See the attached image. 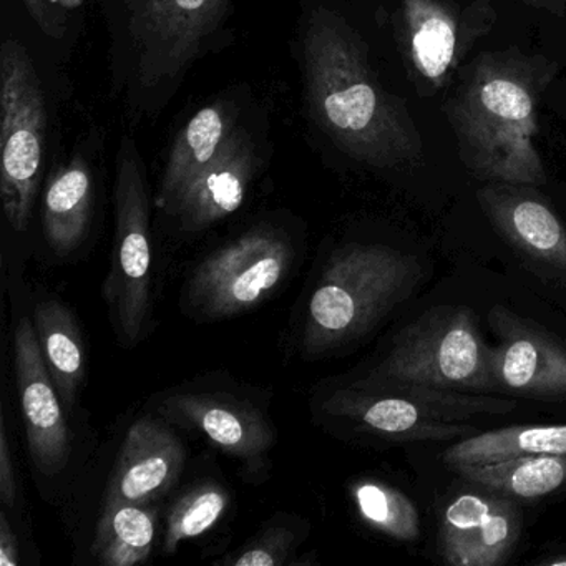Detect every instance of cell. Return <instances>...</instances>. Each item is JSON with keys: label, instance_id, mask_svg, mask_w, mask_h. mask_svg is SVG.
I'll list each match as a JSON object with an SVG mask.
<instances>
[{"label": "cell", "instance_id": "obj_1", "mask_svg": "<svg viewBox=\"0 0 566 566\" xmlns=\"http://www.w3.org/2000/svg\"><path fill=\"white\" fill-rule=\"evenodd\" d=\"M300 38L304 98L319 130L374 170L422 161L419 128L406 105L380 84L356 29L319 6L303 15Z\"/></svg>", "mask_w": 566, "mask_h": 566}, {"label": "cell", "instance_id": "obj_2", "mask_svg": "<svg viewBox=\"0 0 566 566\" xmlns=\"http://www.w3.org/2000/svg\"><path fill=\"white\" fill-rule=\"evenodd\" d=\"M556 65L518 51L485 52L463 71L446 115L463 167L486 184H546L538 105Z\"/></svg>", "mask_w": 566, "mask_h": 566}, {"label": "cell", "instance_id": "obj_3", "mask_svg": "<svg viewBox=\"0 0 566 566\" xmlns=\"http://www.w3.org/2000/svg\"><path fill=\"white\" fill-rule=\"evenodd\" d=\"M233 0H112V94L132 122L160 114L213 51Z\"/></svg>", "mask_w": 566, "mask_h": 566}, {"label": "cell", "instance_id": "obj_4", "mask_svg": "<svg viewBox=\"0 0 566 566\" xmlns=\"http://www.w3.org/2000/svg\"><path fill=\"white\" fill-rule=\"evenodd\" d=\"M422 277L412 254L386 244H349L333 254L307 304L303 344L326 353L369 333Z\"/></svg>", "mask_w": 566, "mask_h": 566}, {"label": "cell", "instance_id": "obj_5", "mask_svg": "<svg viewBox=\"0 0 566 566\" xmlns=\"http://www.w3.org/2000/svg\"><path fill=\"white\" fill-rule=\"evenodd\" d=\"M417 384L469 394H499L492 347L465 306H440L417 317L394 340L386 359L354 387Z\"/></svg>", "mask_w": 566, "mask_h": 566}, {"label": "cell", "instance_id": "obj_6", "mask_svg": "<svg viewBox=\"0 0 566 566\" xmlns=\"http://www.w3.org/2000/svg\"><path fill=\"white\" fill-rule=\"evenodd\" d=\"M516 402L492 394L457 392L417 384L350 387L324 403L331 416L397 440H452L479 432L476 416L513 412Z\"/></svg>", "mask_w": 566, "mask_h": 566}, {"label": "cell", "instance_id": "obj_7", "mask_svg": "<svg viewBox=\"0 0 566 566\" xmlns=\"http://www.w3.org/2000/svg\"><path fill=\"white\" fill-rule=\"evenodd\" d=\"M0 84V197L12 230L24 231L44 170L48 104L34 62L15 39L2 44Z\"/></svg>", "mask_w": 566, "mask_h": 566}, {"label": "cell", "instance_id": "obj_8", "mask_svg": "<svg viewBox=\"0 0 566 566\" xmlns=\"http://www.w3.org/2000/svg\"><path fill=\"white\" fill-rule=\"evenodd\" d=\"M115 253L105 294L118 340L135 346L150 319V197L134 138L125 135L115 174Z\"/></svg>", "mask_w": 566, "mask_h": 566}, {"label": "cell", "instance_id": "obj_9", "mask_svg": "<svg viewBox=\"0 0 566 566\" xmlns=\"http://www.w3.org/2000/svg\"><path fill=\"white\" fill-rule=\"evenodd\" d=\"M293 260V244L283 231L254 228L197 268L188 283V301L208 319L243 313L276 290Z\"/></svg>", "mask_w": 566, "mask_h": 566}, {"label": "cell", "instance_id": "obj_10", "mask_svg": "<svg viewBox=\"0 0 566 566\" xmlns=\"http://www.w3.org/2000/svg\"><path fill=\"white\" fill-rule=\"evenodd\" d=\"M399 19L410 74L429 97L452 81L496 12L492 0H473L467 8L450 0H400Z\"/></svg>", "mask_w": 566, "mask_h": 566}, {"label": "cell", "instance_id": "obj_11", "mask_svg": "<svg viewBox=\"0 0 566 566\" xmlns=\"http://www.w3.org/2000/svg\"><path fill=\"white\" fill-rule=\"evenodd\" d=\"M500 343L492 347L499 392L528 399H566V346L552 334L503 306L490 311Z\"/></svg>", "mask_w": 566, "mask_h": 566}, {"label": "cell", "instance_id": "obj_12", "mask_svg": "<svg viewBox=\"0 0 566 566\" xmlns=\"http://www.w3.org/2000/svg\"><path fill=\"white\" fill-rule=\"evenodd\" d=\"M476 201L496 233L566 291V227L535 187L489 184Z\"/></svg>", "mask_w": 566, "mask_h": 566}, {"label": "cell", "instance_id": "obj_13", "mask_svg": "<svg viewBox=\"0 0 566 566\" xmlns=\"http://www.w3.org/2000/svg\"><path fill=\"white\" fill-rule=\"evenodd\" d=\"M465 492L440 520V555L453 566H496L512 555L522 533V515L509 496Z\"/></svg>", "mask_w": 566, "mask_h": 566}, {"label": "cell", "instance_id": "obj_14", "mask_svg": "<svg viewBox=\"0 0 566 566\" xmlns=\"http://www.w3.org/2000/svg\"><path fill=\"white\" fill-rule=\"evenodd\" d=\"M14 354L32 459L39 472L55 475L71 459V429L54 380L45 366L35 326L29 317H22L15 327Z\"/></svg>", "mask_w": 566, "mask_h": 566}, {"label": "cell", "instance_id": "obj_15", "mask_svg": "<svg viewBox=\"0 0 566 566\" xmlns=\"http://www.w3.org/2000/svg\"><path fill=\"white\" fill-rule=\"evenodd\" d=\"M185 449L174 430L147 417L128 429L105 492L104 506L150 505L180 479Z\"/></svg>", "mask_w": 566, "mask_h": 566}, {"label": "cell", "instance_id": "obj_16", "mask_svg": "<svg viewBox=\"0 0 566 566\" xmlns=\"http://www.w3.org/2000/svg\"><path fill=\"white\" fill-rule=\"evenodd\" d=\"M258 168L253 138L237 127L223 150L185 187L167 213L177 218L187 233L207 230L243 205Z\"/></svg>", "mask_w": 566, "mask_h": 566}, {"label": "cell", "instance_id": "obj_17", "mask_svg": "<svg viewBox=\"0 0 566 566\" xmlns=\"http://www.w3.org/2000/svg\"><path fill=\"white\" fill-rule=\"evenodd\" d=\"M174 422L203 433L214 446L253 462L273 446V430L256 410L200 394H174L158 407Z\"/></svg>", "mask_w": 566, "mask_h": 566}, {"label": "cell", "instance_id": "obj_18", "mask_svg": "<svg viewBox=\"0 0 566 566\" xmlns=\"http://www.w3.org/2000/svg\"><path fill=\"white\" fill-rule=\"evenodd\" d=\"M238 114L240 108L234 102L221 98L198 111L180 128L168 151L164 177L155 198L157 208L170 210L185 187L218 157L237 130Z\"/></svg>", "mask_w": 566, "mask_h": 566}, {"label": "cell", "instance_id": "obj_19", "mask_svg": "<svg viewBox=\"0 0 566 566\" xmlns=\"http://www.w3.org/2000/svg\"><path fill=\"white\" fill-rule=\"evenodd\" d=\"M95 185L91 164L75 151L49 177L44 193V231L49 247L69 254L81 247L91 227Z\"/></svg>", "mask_w": 566, "mask_h": 566}, {"label": "cell", "instance_id": "obj_20", "mask_svg": "<svg viewBox=\"0 0 566 566\" xmlns=\"http://www.w3.org/2000/svg\"><path fill=\"white\" fill-rule=\"evenodd\" d=\"M34 319L45 366L54 380L62 406L72 410L84 380L85 353L81 331L69 307L59 300L38 303Z\"/></svg>", "mask_w": 566, "mask_h": 566}, {"label": "cell", "instance_id": "obj_21", "mask_svg": "<svg viewBox=\"0 0 566 566\" xmlns=\"http://www.w3.org/2000/svg\"><path fill=\"white\" fill-rule=\"evenodd\" d=\"M453 469L475 485L513 500L543 499L566 490V457L518 455Z\"/></svg>", "mask_w": 566, "mask_h": 566}, {"label": "cell", "instance_id": "obj_22", "mask_svg": "<svg viewBox=\"0 0 566 566\" xmlns=\"http://www.w3.org/2000/svg\"><path fill=\"white\" fill-rule=\"evenodd\" d=\"M518 455L566 457V423L513 426L473 433L443 452L447 465L499 462Z\"/></svg>", "mask_w": 566, "mask_h": 566}, {"label": "cell", "instance_id": "obj_23", "mask_svg": "<svg viewBox=\"0 0 566 566\" xmlns=\"http://www.w3.org/2000/svg\"><path fill=\"white\" fill-rule=\"evenodd\" d=\"M157 510L150 505L104 506L92 553L107 566H134L147 562L157 536Z\"/></svg>", "mask_w": 566, "mask_h": 566}, {"label": "cell", "instance_id": "obj_24", "mask_svg": "<svg viewBox=\"0 0 566 566\" xmlns=\"http://www.w3.org/2000/svg\"><path fill=\"white\" fill-rule=\"evenodd\" d=\"M350 495L360 518L377 532L400 542L419 538V510L399 490L377 480H359L350 486Z\"/></svg>", "mask_w": 566, "mask_h": 566}, {"label": "cell", "instance_id": "obj_25", "mask_svg": "<svg viewBox=\"0 0 566 566\" xmlns=\"http://www.w3.org/2000/svg\"><path fill=\"white\" fill-rule=\"evenodd\" d=\"M228 503L227 490L214 482L200 483L185 493L168 512L164 552L170 555L185 539L210 532L224 515Z\"/></svg>", "mask_w": 566, "mask_h": 566}, {"label": "cell", "instance_id": "obj_26", "mask_svg": "<svg viewBox=\"0 0 566 566\" xmlns=\"http://www.w3.org/2000/svg\"><path fill=\"white\" fill-rule=\"evenodd\" d=\"M296 543V532L287 525H273L254 536L233 556L221 559L231 566H280L286 563Z\"/></svg>", "mask_w": 566, "mask_h": 566}, {"label": "cell", "instance_id": "obj_27", "mask_svg": "<svg viewBox=\"0 0 566 566\" xmlns=\"http://www.w3.org/2000/svg\"><path fill=\"white\" fill-rule=\"evenodd\" d=\"M32 21L42 34L54 41H62L67 32V11L61 0H22Z\"/></svg>", "mask_w": 566, "mask_h": 566}, {"label": "cell", "instance_id": "obj_28", "mask_svg": "<svg viewBox=\"0 0 566 566\" xmlns=\"http://www.w3.org/2000/svg\"><path fill=\"white\" fill-rule=\"evenodd\" d=\"M15 495H18V490H15L14 463H12L11 449H9L6 419L2 417V422H0V499L8 509H14Z\"/></svg>", "mask_w": 566, "mask_h": 566}, {"label": "cell", "instance_id": "obj_29", "mask_svg": "<svg viewBox=\"0 0 566 566\" xmlns=\"http://www.w3.org/2000/svg\"><path fill=\"white\" fill-rule=\"evenodd\" d=\"M19 565V546L6 512L0 513V566Z\"/></svg>", "mask_w": 566, "mask_h": 566}, {"label": "cell", "instance_id": "obj_30", "mask_svg": "<svg viewBox=\"0 0 566 566\" xmlns=\"http://www.w3.org/2000/svg\"><path fill=\"white\" fill-rule=\"evenodd\" d=\"M523 2L555 12V14H563V6H565L566 0H523Z\"/></svg>", "mask_w": 566, "mask_h": 566}, {"label": "cell", "instance_id": "obj_31", "mask_svg": "<svg viewBox=\"0 0 566 566\" xmlns=\"http://www.w3.org/2000/svg\"><path fill=\"white\" fill-rule=\"evenodd\" d=\"M545 565L548 566H566V556L559 555L556 558L546 559Z\"/></svg>", "mask_w": 566, "mask_h": 566}]
</instances>
